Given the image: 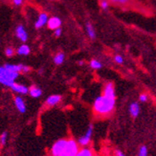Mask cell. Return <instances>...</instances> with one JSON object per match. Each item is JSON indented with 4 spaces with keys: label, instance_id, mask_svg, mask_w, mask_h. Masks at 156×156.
<instances>
[{
    "label": "cell",
    "instance_id": "obj_1",
    "mask_svg": "<svg viewBox=\"0 0 156 156\" xmlns=\"http://www.w3.org/2000/svg\"><path fill=\"white\" fill-rule=\"evenodd\" d=\"M116 103V95L112 83H108L105 84L103 95L95 99L93 103V109L99 115H108L110 114Z\"/></svg>",
    "mask_w": 156,
    "mask_h": 156
},
{
    "label": "cell",
    "instance_id": "obj_2",
    "mask_svg": "<svg viewBox=\"0 0 156 156\" xmlns=\"http://www.w3.org/2000/svg\"><path fill=\"white\" fill-rule=\"evenodd\" d=\"M19 73L11 71L5 68L4 66H0V83L5 86L11 87L16 83V80L18 78Z\"/></svg>",
    "mask_w": 156,
    "mask_h": 156
},
{
    "label": "cell",
    "instance_id": "obj_3",
    "mask_svg": "<svg viewBox=\"0 0 156 156\" xmlns=\"http://www.w3.org/2000/svg\"><path fill=\"white\" fill-rule=\"evenodd\" d=\"M67 141L66 139H59L58 140L55 144L52 146L51 148V154L52 156H62L64 154L66 146H67Z\"/></svg>",
    "mask_w": 156,
    "mask_h": 156
},
{
    "label": "cell",
    "instance_id": "obj_4",
    "mask_svg": "<svg viewBox=\"0 0 156 156\" xmlns=\"http://www.w3.org/2000/svg\"><path fill=\"white\" fill-rule=\"evenodd\" d=\"M79 144L78 142L75 140L70 139L67 141V146H66V150L63 155L62 156H76L77 153L79 152Z\"/></svg>",
    "mask_w": 156,
    "mask_h": 156
},
{
    "label": "cell",
    "instance_id": "obj_5",
    "mask_svg": "<svg viewBox=\"0 0 156 156\" xmlns=\"http://www.w3.org/2000/svg\"><path fill=\"white\" fill-rule=\"evenodd\" d=\"M93 130L94 127L93 125H89L87 127V129L84 133V135H83L81 137H80L78 139V144L81 147H86L88 146V144L90 143L91 138H92V134H93Z\"/></svg>",
    "mask_w": 156,
    "mask_h": 156
},
{
    "label": "cell",
    "instance_id": "obj_6",
    "mask_svg": "<svg viewBox=\"0 0 156 156\" xmlns=\"http://www.w3.org/2000/svg\"><path fill=\"white\" fill-rule=\"evenodd\" d=\"M5 68L9 69L11 71H13V72H16V73H28L30 71V67L27 66V65H24V64H12V63H6L4 65Z\"/></svg>",
    "mask_w": 156,
    "mask_h": 156
},
{
    "label": "cell",
    "instance_id": "obj_7",
    "mask_svg": "<svg viewBox=\"0 0 156 156\" xmlns=\"http://www.w3.org/2000/svg\"><path fill=\"white\" fill-rule=\"evenodd\" d=\"M16 37L22 42H26L27 39H28V34L27 31L25 30V27L21 24H19L16 26Z\"/></svg>",
    "mask_w": 156,
    "mask_h": 156
},
{
    "label": "cell",
    "instance_id": "obj_8",
    "mask_svg": "<svg viewBox=\"0 0 156 156\" xmlns=\"http://www.w3.org/2000/svg\"><path fill=\"white\" fill-rule=\"evenodd\" d=\"M48 20H49V17H48V15H47L46 12H40L37 16V19L35 22V28L36 29L42 28V27H44L47 24Z\"/></svg>",
    "mask_w": 156,
    "mask_h": 156
},
{
    "label": "cell",
    "instance_id": "obj_9",
    "mask_svg": "<svg viewBox=\"0 0 156 156\" xmlns=\"http://www.w3.org/2000/svg\"><path fill=\"white\" fill-rule=\"evenodd\" d=\"M60 26H62V20H60V18L58 16L50 17L48 22H47V27L51 30H54V31L60 28Z\"/></svg>",
    "mask_w": 156,
    "mask_h": 156
},
{
    "label": "cell",
    "instance_id": "obj_10",
    "mask_svg": "<svg viewBox=\"0 0 156 156\" xmlns=\"http://www.w3.org/2000/svg\"><path fill=\"white\" fill-rule=\"evenodd\" d=\"M11 89L16 92V93H18V94H21V95H26L29 93V88L23 85V84H19V83H15L11 87Z\"/></svg>",
    "mask_w": 156,
    "mask_h": 156
},
{
    "label": "cell",
    "instance_id": "obj_11",
    "mask_svg": "<svg viewBox=\"0 0 156 156\" xmlns=\"http://www.w3.org/2000/svg\"><path fill=\"white\" fill-rule=\"evenodd\" d=\"M128 111H129V114L131 115L132 118H137L140 114V105L136 101H133L129 105V107H128Z\"/></svg>",
    "mask_w": 156,
    "mask_h": 156
},
{
    "label": "cell",
    "instance_id": "obj_12",
    "mask_svg": "<svg viewBox=\"0 0 156 156\" xmlns=\"http://www.w3.org/2000/svg\"><path fill=\"white\" fill-rule=\"evenodd\" d=\"M60 101H62V96L60 95H52V96L47 98L45 104L48 106H55L58 104H59Z\"/></svg>",
    "mask_w": 156,
    "mask_h": 156
},
{
    "label": "cell",
    "instance_id": "obj_13",
    "mask_svg": "<svg viewBox=\"0 0 156 156\" xmlns=\"http://www.w3.org/2000/svg\"><path fill=\"white\" fill-rule=\"evenodd\" d=\"M15 105L17 108V110L20 112V113H25L26 112V105H25V103L24 101L21 97L19 96H16L15 98Z\"/></svg>",
    "mask_w": 156,
    "mask_h": 156
},
{
    "label": "cell",
    "instance_id": "obj_14",
    "mask_svg": "<svg viewBox=\"0 0 156 156\" xmlns=\"http://www.w3.org/2000/svg\"><path fill=\"white\" fill-rule=\"evenodd\" d=\"M85 30H86V34L89 38L91 39H95L96 38V32H95V29L93 25L90 22H86L85 24Z\"/></svg>",
    "mask_w": 156,
    "mask_h": 156
},
{
    "label": "cell",
    "instance_id": "obj_15",
    "mask_svg": "<svg viewBox=\"0 0 156 156\" xmlns=\"http://www.w3.org/2000/svg\"><path fill=\"white\" fill-rule=\"evenodd\" d=\"M30 52H31L30 47L27 44H24V43L22 45H20L16 50L17 55H19V56H28L30 54Z\"/></svg>",
    "mask_w": 156,
    "mask_h": 156
},
{
    "label": "cell",
    "instance_id": "obj_16",
    "mask_svg": "<svg viewBox=\"0 0 156 156\" xmlns=\"http://www.w3.org/2000/svg\"><path fill=\"white\" fill-rule=\"evenodd\" d=\"M29 95L33 98H39L42 95V90L37 86H32L29 89Z\"/></svg>",
    "mask_w": 156,
    "mask_h": 156
},
{
    "label": "cell",
    "instance_id": "obj_17",
    "mask_svg": "<svg viewBox=\"0 0 156 156\" xmlns=\"http://www.w3.org/2000/svg\"><path fill=\"white\" fill-rule=\"evenodd\" d=\"M64 59H65V55L62 52H58V54H56L55 57H54V63L56 65H60L64 62Z\"/></svg>",
    "mask_w": 156,
    "mask_h": 156
},
{
    "label": "cell",
    "instance_id": "obj_18",
    "mask_svg": "<svg viewBox=\"0 0 156 156\" xmlns=\"http://www.w3.org/2000/svg\"><path fill=\"white\" fill-rule=\"evenodd\" d=\"M89 65L93 70H99L103 67V64H101L97 59H91L90 62H89Z\"/></svg>",
    "mask_w": 156,
    "mask_h": 156
},
{
    "label": "cell",
    "instance_id": "obj_19",
    "mask_svg": "<svg viewBox=\"0 0 156 156\" xmlns=\"http://www.w3.org/2000/svg\"><path fill=\"white\" fill-rule=\"evenodd\" d=\"M76 156H93V153H92L90 148L83 147V148H81V150L79 151V152L77 153Z\"/></svg>",
    "mask_w": 156,
    "mask_h": 156
},
{
    "label": "cell",
    "instance_id": "obj_20",
    "mask_svg": "<svg viewBox=\"0 0 156 156\" xmlns=\"http://www.w3.org/2000/svg\"><path fill=\"white\" fill-rule=\"evenodd\" d=\"M15 49L12 48V47H7V48L5 49V55L7 57H9V58H12L13 55H15Z\"/></svg>",
    "mask_w": 156,
    "mask_h": 156
},
{
    "label": "cell",
    "instance_id": "obj_21",
    "mask_svg": "<svg viewBox=\"0 0 156 156\" xmlns=\"http://www.w3.org/2000/svg\"><path fill=\"white\" fill-rule=\"evenodd\" d=\"M137 156H147V147L146 146H142L139 148V152Z\"/></svg>",
    "mask_w": 156,
    "mask_h": 156
},
{
    "label": "cell",
    "instance_id": "obj_22",
    "mask_svg": "<svg viewBox=\"0 0 156 156\" xmlns=\"http://www.w3.org/2000/svg\"><path fill=\"white\" fill-rule=\"evenodd\" d=\"M7 138H8V132L7 131H4L1 135H0V144L2 146H4L7 142Z\"/></svg>",
    "mask_w": 156,
    "mask_h": 156
},
{
    "label": "cell",
    "instance_id": "obj_23",
    "mask_svg": "<svg viewBox=\"0 0 156 156\" xmlns=\"http://www.w3.org/2000/svg\"><path fill=\"white\" fill-rule=\"evenodd\" d=\"M100 6H101V8L103 9L104 11H106L108 9V7H109V3H108L107 0H101Z\"/></svg>",
    "mask_w": 156,
    "mask_h": 156
},
{
    "label": "cell",
    "instance_id": "obj_24",
    "mask_svg": "<svg viewBox=\"0 0 156 156\" xmlns=\"http://www.w3.org/2000/svg\"><path fill=\"white\" fill-rule=\"evenodd\" d=\"M114 62L117 64H123L124 63V58L121 55H116L114 57Z\"/></svg>",
    "mask_w": 156,
    "mask_h": 156
},
{
    "label": "cell",
    "instance_id": "obj_25",
    "mask_svg": "<svg viewBox=\"0 0 156 156\" xmlns=\"http://www.w3.org/2000/svg\"><path fill=\"white\" fill-rule=\"evenodd\" d=\"M147 101H148V96L147 94L143 93V94H141L139 96V101H140V103L145 104V103H147Z\"/></svg>",
    "mask_w": 156,
    "mask_h": 156
},
{
    "label": "cell",
    "instance_id": "obj_26",
    "mask_svg": "<svg viewBox=\"0 0 156 156\" xmlns=\"http://www.w3.org/2000/svg\"><path fill=\"white\" fill-rule=\"evenodd\" d=\"M112 3H115V4H118V5H126L128 2H129V0H110Z\"/></svg>",
    "mask_w": 156,
    "mask_h": 156
},
{
    "label": "cell",
    "instance_id": "obj_27",
    "mask_svg": "<svg viewBox=\"0 0 156 156\" xmlns=\"http://www.w3.org/2000/svg\"><path fill=\"white\" fill-rule=\"evenodd\" d=\"M62 28H58V29H57V30L54 31V35H55L56 37H59L60 36H62Z\"/></svg>",
    "mask_w": 156,
    "mask_h": 156
},
{
    "label": "cell",
    "instance_id": "obj_28",
    "mask_svg": "<svg viewBox=\"0 0 156 156\" xmlns=\"http://www.w3.org/2000/svg\"><path fill=\"white\" fill-rule=\"evenodd\" d=\"M12 3L15 6H21L23 3V0H12Z\"/></svg>",
    "mask_w": 156,
    "mask_h": 156
},
{
    "label": "cell",
    "instance_id": "obj_29",
    "mask_svg": "<svg viewBox=\"0 0 156 156\" xmlns=\"http://www.w3.org/2000/svg\"><path fill=\"white\" fill-rule=\"evenodd\" d=\"M115 156H126V154H125L123 151H121L117 150L116 151H115Z\"/></svg>",
    "mask_w": 156,
    "mask_h": 156
},
{
    "label": "cell",
    "instance_id": "obj_30",
    "mask_svg": "<svg viewBox=\"0 0 156 156\" xmlns=\"http://www.w3.org/2000/svg\"><path fill=\"white\" fill-rule=\"evenodd\" d=\"M78 64H79L80 66H83V65L84 64V62H83V60H79V62H78Z\"/></svg>",
    "mask_w": 156,
    "mask_h": 156
},
{
    "label": "cell",
    "instance_id": "obj_31",
    "mask_svg": "<svg viewBox=\"0 0 156 156\" xmlns=\"http://www.w3.org/2000/svg\"><path fill=\"white\" fill-rule=\"evenodd\" d=\"M51 1H54V0H51Z\"/></svg>",
    "mask_w": 156,
    "mask_h": 156
}]
</instances>
